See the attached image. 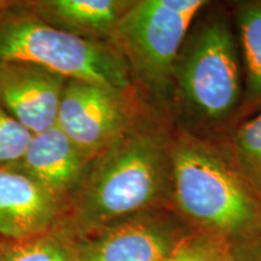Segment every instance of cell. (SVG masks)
I'll use <instances>...</instances> for the list:
<instances>
[{
  "mask_svg": "<svg viewBox=\"0 0 261 261\" xmlns=\"http://www.w3.org/2000/svg\"><path fill=\"white\" fill-rule=\"evenodd\" d=\"M171 185V148L142 115L92 159L71 196L67 221L77 238L154 208Z\"/></svg>",
  "mask_w": 261,
  "mask_h": 261,
  "instance_id": "1",
  "label": "cell"
},
{
  "mask_svg": "<svg viewBox=\"0 0 261 261\" xmlns=\"http://www.w3.org/2000/svg\"><path fill=\"white\" fill-rule=\"evenodd\" d=\"M17 62L46 68L65 79L119 91H133L128 67L109 41L84 39L52 27L25 0L0 10V63Z\"/></svg>",
  "mask_w": 261,
  "mask_h": 261,
  "instance_id": "2",
  "label": "cell"
},
{
  "mask_svg": "<svg viewBox=\"0 0 261 261\" xmlns=\"http://www.w3.org/2000/svg\"><path fill=\"white\" fill-rule=\"evenodd\" d=\"M171 185L179 210L218 236L242 234L259 218L247 182L194 140H180L171 149Z\"/></svg>",
  "mask_w": 261,
  "mask_h": 261,
  "instance_id": "3",
  "label": "cell"
},
{
  "mask_svg": "<svg viewBox=\"0 0 261 261\" xmlns=\"http://www.w3.org/2000/svg\"><path fill=\"white\" fill-rule=\"evenodd\" d=\"M202 0L130 2L112 37L135 79L151 93H161L174 74L177 56Z\"/></svg>",
  "mask_w": 261,
  "mask_h": 261,
  "instance_id": "4",
  "label": "cell"
},
{
  "mask_svg": "<svg viewBox=\"0 0 261 261\" xmlns=\"http://www.w3.org/2000/svg\"><path fill=\"white\" fill-rule=\"evenodd\" d=\"M136 91H119L67 79L56 125L77 149L92 160L139 119Z\"/></svg>",
  "mask_w": 261,
  "mask_h": 261,
  "instance_id": "5",
  "label": "cell"
},
{
  "mask_svg": "<svg viewBox=\"0 0 261 261\" xmlns=\"http://www.w3.org/2000/svg\"><path fill=\"white\" fill-rule=\"evenodd\" d=\"M174 73L181 92L196 110L210 117L228 113L240 94V68L226 25L212 23L202 29L175 64Z\"/></svg>",
  "mask_w": 261,
  "mask_h": 261,
  "instance_id": "6",
  "label": "cell"
},
{
  "mask_svg": "<svg viewBox=\"0 0 261 261\" xmlns=\"http://www.w3.org/2000/svg\"><path fill=\"white\" fill-rule=\"evenodd\" d=\"M62 75L28 63H0V106L32 135L57 122L65 85Z\"/></svg>",
  "mask_w": 261,
  "mask_h": 261,
  "instance_id": "7",
  "label": "cell"
},
{
  "mask_svg": "<svg viewBox=\"0 0 261 261\" xmlns=\"http://www.w3.org/2000/svg\"><path fill=\"white\" fill-rule=\"evenodd\" d=\"M69 204L14 166L0 167V240H22L67 220Z\"/></svg>",
  "mask_w": 261,
  "mask_h": 261,
  "instance_id": "8",
  "label": "cell"
},
{
  "mask_svg": "<svg viewBox=\"0 0 261 261\" xmlns=\"http://www.w3.org/2000/svg\"><path fill=\"white\" fill-rule=\"evenodd\" d=\"M175 242L165 224L143 213L77 238V260L163 261Z\"/></svg>",
  "mask_w": 261,
  "mask_h": 261,
  "instance_id": "9",
  "label": "cell"
},
{
  "mask_svg": "<svg viewBox=\"0 0 261 261\" xmlns=\"http://www.w3.org/2000/svg\"><path fill=\"white\" fill-rule=\"evenodd\" d=\"M90 160L57 125L33 135L23 156L14 166L69 204Z\"/></svg>",
  "mask_w": 261,
  "mask_h": 261,
  "instance_id": "10",
  "label": "cell"
},
{
  "mask_svg": "<svg viewBox=\"0 0 261 261\" xmlns=\"http://www.w3.org/2000/svg\"><path fill=\"white\" fill-rule=\"evenodd\" d=\"M52 27L84 39L112 42L130 2L119 0H25Z\"/></svg>",
  "mask_w": 261,
  "mask_h": 261,
  "instance_id": "11",
  "label": "cell"
},
{
  "mask_svg": "<svg viewBox=\"0 0 261 261\" xmlns=\"http://www.w3.org/2000/svg\"><path fill=\"white\" fill-rule=\"evenodd\" d=\"M76 248V234L65 220L35 236L0 240V261H79Z\"/></svg>",
  "mask_w": 261,
  "mask_h": 261,
  "instance_id": "12",
  "label": "cell"
},
{
  "mask_svg": "<svg viewBox=\"0 0 261 261\" xmlns=\"http://www.w3.org/2000/svg\"><path fill=\"white\" fill-rule=\"evenodd\" d=\"M241 39L246 61L248 85L261 93V3L249 4L240 12Z\"/></svg>",
  "mask_w": 261,
  "mask_h": 261,
  "instance_id": "13",
  "label": "cell"
},
{
  "mask_svg": "<svg viewBox=\"0 0 261 261\" xmlns=\"http://www.w3.org/2000/svg\"><path fill=\"white\" fill-rule=\"evenodd\" d=\"M234 145L242 175L261 196V114L241 127Z\"/></svg>",
  "mask_w": 261,
  "mask_h": 261,
  "instance_id": "14",
  "label": "cell"
},
{
  "mask_svg": "<svg viewBox=\"0 0 261 261\" xmlns=\"http://www.w3.org/2000/svg\"><path fill=\"white\" fill-rule=\"evenodd\" d=\"M33 135L0 106V167L18 162Z\"/></svg>",
  "mask_w": 261,
  "mask_h": 261,
  "instance_id": "15",
  "label": "cell"
},
{
  "mask_svg": "<svg viewBox=\"0 0 261 261\" xmlns=\"http://www.w3.org/2000/svg\"><path fill=\"white\" fill-rule=\"evenodd\" d=\"M163 261H225V254L213 238L188 237L177 241Z\"/></svg>",
  "mask_w": 261,
  "mask_h": 261,
  "instance_id": "16",
  "label": "cell"
},
{
  "mask_svg": "<svg viewBox=\"0 0 261 261\" xmlns=\"http://www.w3.org/2000/svg\"><path fill=\"white\" fill-rule=\"evenodd\" d=\"M12 0H0V10L6 8V6H9L11 4Z\"/></svg>",
  "mask_w": 261,
  "mask_h": 261,
  "instance_id": "17",
  "label": "cell"
},
{
  "mask_svg": "<svg viewBox=\"0 0 261 261\" xmlns=\"http://www.w3.org/2000/svg\"><path fill=\"white\" fill-rule=\"evenodd\" d=\"M259 261H261V248H260V255H259Z\"/></svg>",
  "mask_w": 261,
  "mask_h": 261,
  "instance_id": "18",
  "label": "cell"
}]
</instances>
